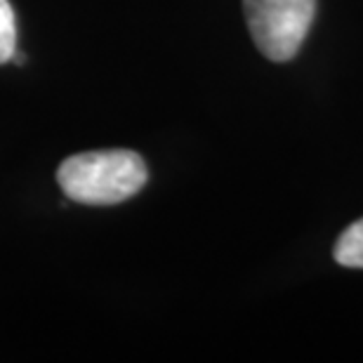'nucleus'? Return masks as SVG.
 I'll return each mask as SVG.
<instances>
[{"mask_svg":"<svg viewBox=\"0 0 363 363\" xmlns=\"http://www.w3.org/2000/svg\"><path fill=\"white\" fill-rule=\"evenodd\" d=\"M147 179V163L130 149L76 154L57 168V182L64 196L83 206L123 203L133 199Z\"/></svg>","mask_w":363,"mask_h":363,"instance_id":"obj_1","label":"nucleus"},{"mask_svg":"<svg viewBox=\"0 0 363 363\" xmlns=\"http://www.w3.org/2000/svg\"><path fill=\"white\" fill-rule=\"evenodd\" d=\"M243 10L259 52L272 62H288L307 38L316 0H243Z\"/></svg>","mask_w":363,"mask_h":363,"instance_id":"obj_2","label":"nucleus"},{"mask_svg":"<svg viewBox=\"0 0 363 363\" xmlns=\"http://www.w3.org/2000/svg\"><path fill=\"white\" fill-rule=\"evenodd\" d=\"M335 259L342 267L363 269V220H357L335 243Z\"/></svg>","mask_w":363,"mask_h":363,"instance_id":"obj_3","label":"nucleus"},{"mask_svg":"<svg viewBox=\"0 0 363 363\" xmlns=\"http://www.w3.org/2000/svg\"><path fill=\"white\" fill-rule=\"evenodd\" d=\"M17 52V19L10 0H0V64L12 62Z\"/></svg>","mask_w":363,"mask_h":363,"instance_id":"obj_4","label":"nucleus"}]
</instances>
